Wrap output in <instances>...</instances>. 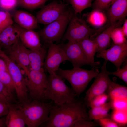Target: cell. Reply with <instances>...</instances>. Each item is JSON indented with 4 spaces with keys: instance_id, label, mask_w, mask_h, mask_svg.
<instances>
[{
    "instance_id": "6da1fadb",
    "label": "cell",
    "mask_w": 127,
    "mask_h": 127,
    "mask_svg": "<svg viewBox=\"0 0 127 127\" xmlns=\"http://www.w3.org/2000/svg\"><path fill=\"white\" fill-rule=\"evenodd\" d=\"M82 119L89 120L86 106L84 102L76 98L61 104L54 103L48 119L40 127H71Z\"/></svg>"
},
{
    "instance_id": "7a4b0ae2",
    "label": "cell",
    "mask_w": 127,
    "mask_h": 127,
    "mask_svg": "<svg viewBox=\"0 0 127 127\" xmlns=\"http://www.w3.org/2000/svg\"><path fill=\"white\" fill-rule=\"evenodd\" d=\"M54 104L52 101L46 103L41 101L29 99L17 104L24 117L26 125L28 127H37L48 119L50 110Z\"/></svg>"
},
{
    "instance_id": "3957f363",
    "label": "cell",
    "mask_w": 127,
    "mask_h": 127,
    "mask_svg": "<svg viewBox=\"0 0 127 127\" xmlns=\"http://www.w3.org/2000/svg\"><path fill=\"white\" fill-rule=\"evenodd\" d=\"M99 72L96 67H92L91 70H87L74 67L71 69L66 70L59 68L56 72L69 82L71 89L78 97L84 91L90 82L93 78H95Z\"/></svg>"
},
{
    "instance_id": "277c9868",
    "label": "cell",
    "mask_w": 127,
    "mask_h": 127,
    "mask_svg": "<svg viewBox=\"0 0 127 127\" xmlns=\"http://www.w3.org/2000/svg\"><path fill=\"white\" fill-rule=\"evenodd\" d=\"M45 92L46 100H49L57 104L69 102L76 98L71 88L65 83L64 79L56 72L49 74Z\"/></svg>"
},
{
    "instance_id": "5b68a950",
    "label": "cell",
    "mask_w": 127,
    "mask_h": 127,
    "mask_svg": "<svg viewBox=\"0 0 127 127\" xmlns=\"http://www.w3.org/2000/svg\"><path fill=\"white\" fill-rule=\"evenodd\" d=\"M74 12L68 9L60 17L45 26L38 32L40 40L47 47L62 39Z\"/></svg>"
},
{
    "instance_id": "8992f818",
    "label": "cell",
    "mask_w": 127,
    "mask_h": 127,
    "mask_svg": "<svg viewBox=\"0 0 127 127\" xmlns=\"http://www.w3.org/2000/svg\"><path fill=\"white\" fill-rule=\"evenodd\" d=\"M25 73L26 76L24 78L26 85L31 99L45 102L46 100L45 92L48 79L45 71L29 68Z\"/></svg>"
},
{
    "instance_id": "52a82bcc",
    "label": "cell",
    "mask_w": 127,
    "mask_h": 127,
    "mask_svg": "<svg viewBox=\"0 0 127 127\" xmlns=\"http://www.w3.org/2000/svg\"><path fill=\"white\" fill-rule=\"evenodd\" d=\"M74 12L67 28L62 38L63 41L79 42L89 37L98 31L91 28L84 19L79 17Z\"/></svg>"
},
{
    "instance_id": "ba28073f",
    "label": "cell",
    "mask_w": 127,
    "mask_h": 127,
    "mask_svg": "<svg viewBox=\"0 0 127 127\" xmlns=\"http://www.w3.org/2000/svg\"><path fill=\"white\" fill-rule=\"evenodd\" d=\"M0 52L6 61L8 70L12 79L17 97L19 103L28 100V91L25 78L23 76L20 68L10 59L3 50H0Z\"/></svg>"
},
{
    "instance_id": "9c48e42d",
    "label": "cell",
    "mask_w": 127,
    "mask_h": 127,
    "mask_svg": "<svg viewBox=\"0 0 127 127\" xmlns=\"http://www.w3.org/2000/svg\"><path fill=\"white\" fill-rule=\"evenodd\" d=\"M107 61L105 60L95 79L86 93L84 102L88 106L90 102L96 96L105 93L107 90L111 80L109 75V72L107 68Z\"/></svg>"
},
{
    "instance_id": "30bf717a",
    "label": "cell",
    "mask_w": 127,
    "mask_h": 127,
    "mask_svg": "<svg viewBox=\"0 0 127 127\" xmlns=\"http://www.w3.org/2000/svg\"><path fill=\"white\" fill-rule=\"evenodd\" d=\"M68 4L54 0L44 6L36 13L38 24L46 25L59 19L68 9Z\"/></svg>"
},
{
    "instance_id": "8fae6325",
    "label": "cell",
    "mask_w": 127,
    "mask_h": 127,
    "mask_svg": "<svg viewBox=\"0 0 127 127\" xmlns=\"http://www.w3.org/2000/svg\"><path fill=\"white\" fill-rule=\"evenodd\" d=\"M3 51L10 59L23 69L24 73L28 71L29 68V49L23 44L20 38L13 44Z\"/></svg>"
},
{
    "instance_id": "7c38bea8",
    "label": "cell",
    "mask_w": 127,
    "mask_h": 127,
    "mask_svg": "<svg viewBox=\"0 0 127 127\" xmlns=\"http://www.w3.org/2000/svg\"><path fill=\"white\" fill-rule=\"evenodd\" d=\"M44 60L43 67L45 71L49 74L56 72L60 64L68 59L59 44L52 43L49 44Z\"/></svg>"
},
{
    "instance_id": "4fadbf2b",
    "label": "cell",
    "mask_w": 127,
    "mask_h": 127,
    "mask_svg": "<svg viewBox=\"0 0 127 127\" xmlns=\"http://www.w3.org/2000/svg\"><path fill=\"white\" fill-rule=\"evenodd\" d=\"M96 56L113 64L116 70L119 69L127 56V42L121 44L114 43L109 48L97 53Z\"/></svg>"
},
{
    "instance_id": "5bb4252c",
    "label": "cell",
    "mask_w": 127,
    "mask_h": 127,
    "mask_svg": "<svg viewBox=\"0 0 127 127\" xmlns=\"http://www.w3.org/2000/svg\"><path fill=\"white\" fill-rule=\"evenodd\" d=\"M59 44L73 67H80L86 65L91 66L78 42L69 41Z\"/></svg>"
},
{
    "instance_id": "9a60e30c",
    "label": "cell",
    "mask_w": 127,
    "mask_h": 127,
    "mask_svg": "<svg viewBox=\"0 0 127 127\" xmlns=\"http://www.w3.org/2000/svg\"><path fill=\"white\" fill-rule=\"evenodd\" d=\"M108 9L109 24L124 21L127 15V0H114Z\"/></svg>"
},
{
    "instance_id": "2e32d148",
    "label": "cell",
    "mask_w": 127,
    "mask_h": 127,
    "mask_svg": "<svg viewBox=\"0 0 127 127\" xmlns=\"http://www.w3.org/2000/svg\"><path fill=\"white\" fill-rule=\"evenodd\" d=\"M20 27V39L26 48L31 50H40L45 48L41 43L38 32L33 30L26 29Z\"/></svg>"
},
{
    "instance_id": "e0dca14e",
    "label": "cell",
    "mask_w": 127,
    "mask_h": 127,
    "mask_svg": "<svg viewBox=\"0 0 127 127\" xmlns=\"http://www.w3.org/2000/svg\"><path fill=\"white\" fill-rule=\"evenodd\" d=\"M12 14L13 20L22 28L33 30L38 28L36 17L32 14L22 10H15Z\"/></svg>"
},
{
    "instance_id": "ac0fdd59",
    "label": "cell",
    "mask_w": 127,
    "mask_h": 127,
    "mask_svg": "<svg viewBox=\"0 0 127 127\" xmlns=\"http://www.w3.org/2000/svg\"><path fill=\"white\" fill-rule=\"evenodd\" d=\"M20 27L16 24L0 33V50H2L16 43L20 38Z\"/></svg>"
},
{
    "instance_id": "d6986e66",
    "label": "cell",
    "mask_w": 127,
    "mask_h": 127,
    "mask_svg": "<svg viewBox=\"0 0 127 127\" xmlns=\"http://www.w3.org/2000/svg\"><path fill=\"white\" fill-rule=\"evenodd\" d=\"M124 21H120L110 24L105 29L103 30L95 37L91 39L94 40L98 45V50L97 53L104 51L110 46L112 32L115 28L120 27Z\"/></svg>"
},
{
    "instance_id": "ffe728a7",
    "label": "cell",
    "mask_w": 127,
    "mask_h": 127,
    "mask_svg": "<svg viewBox=\"0 0 127 127\" xmlns=\"http://www.w3.org/2000/svg\"><path fill=\"white\" fill-rule=\"evenodd\" d=\"M5 118V124L8 127H24L26 122L23 113L17 104L10 103Z\"/></svg>"
},
{
    "instance_id": "44dd1931",
    "label": "cell",
    "mask_w": 127,
    "mask_h": 127,
    "mask_svg": "<svg viewBox=\"0 0 127 127\" xmlns=\"http://www.w3.org/2000/svg\"><path fill=\"white\" fill-rule=\"evenodd\" d=\"M88 60L92 67L98 68L100 62H95L94 56L98 50V45L96 42L90 37L85 38L78 42Z\"/></svg>"
},
{
    "instance_id": "7402d4cb",
    "label": "cell",
    "mask_w": 127,
    "mask_h": 127,
    "mask_svg": "<svg viewBox=\"0 0 127 127\" xmlns=\"http://www.w3.org/2000/svg\"><path fill=\"white\" fill-rule=\"evenodd\" d=\"M47 52L45 48L40 50H29V68L45 71L43 66Z\"/></svg>"
},
{
    "instance_id": "603a6c76",
    "label": "cell",
    "mask_w": 127,
    "mask_h": 127,
    "mask_svg": "<svg viewBox=\"0 0 127 127\" xmlns=\"http://www.w3.org/2000/svg\"><path fill=\"white\" fill-rule=\"evenodd\" d=\"M84 16L87 23L96 28L102 27L108 22L107 14L97 9H93L90 12L84 14Z\"/></svg>"
},
{
    "instance_id": "cb8c5ba5",
    "label": "cell",
    "mask_w": 127,
    "mask_h": 127,
    "mask_svg": "<svg viewBox=\"0 0 127 127\" xmlns=\"http://www.w3.org/2000/svg\"><path fill=\"white\" fill-rule=\"evenodd\" d=\"M111 109H112L111 101L102 106L91 108L88 112L89 119L91 121H98L101 119L108 117L109 112Z\"/></svg>"
},
{
    "instance_id": "d4e9b609",
    "label": "cell",
    "mask_w": 127,
    "mask_h": 127,
    "mask_svg": "<svg viewBox=\"0 0 127 127\" xmlns=\"http://www.w3.org/2000/svg\"><path fill=\"white\" fill-rule=\"evenodd\" d=\"M111 100L127 99V88L123 85L111 81L107 91Z\"/></svg>"
},
{
    "instance_id": "484cf974",
    "label": "cell",
    "mask_w": 127,
    "mask_h": 127,
    "mask_svg": "<svg viewBox=\"0 0 127 127\" xmlns=\"http://www.w3.org/2000/svg\"><path fill=\"white\" fill-rule=\"evenodd\" d=\"M65 3L71 4L74 13H80L83 10L90 7L92 0H64Z\"/></svg>"
},
{
    "instance_id": "4316f807",
    "label": "cell",
    "mask_w": 127,
    "mask_h": 127,
    "mask_svg": "<svg viewBox=\"0 0 127 127\" xmlns=\"http://www.w3.org/2000/svg\"><path fill=\"white\" fill-rule=\"evenodd\" d=\"M48 0H18V5L26 9L33 10L42 8Z\"/></svg>"
},
{
    "instance_id": "83f0119b",
    "label": "cell",
    "mask_w": 127,
    "mask_h": 127,
    "mask_svg": "<svg viewBox=\"0 0 127 127\" xmlns=\"http://www.w3.org/2000/svg\"><path fill=\"white\" fill-rule=\"evenodd\" d=\"M13 24V20L10 12L0 11V33Z\"/></svg>"
},
{
    "instance_id": "f1b7e54d",
    "label": "cell",
    "mask_w": 127,
    "mask_h": 127,
    "mask_svg": "<svg viewBox=\"0 0 127 127\" xmlns=\"http://www.w3.org/2000/svg\"><path fill=\"white\" fill-rule=\"evenodd\" d=\"M0 81L11 92L13 93L15 91L12 79L8 70L0 72Z\"/></svg>"
},
{
    "instance_id": "f546056e",
    "label": "cell",
    "mask_w": 127,
    "mask_h": 127,
    "mask_svg": "<svg viewBox=\"0 0 127 127\" xmlns=\"http://www.w3.org/2000/svg\"><path fill=\"white\" fill-rule=\"evenodd\" d=\"M113 109L111 119L117 123L126 126L127 122V110Z\"/></svg>"
},
{
    "instance_id": "4dcf8cb0",
    "label": "cell",
    "mask_w": 127,
    "mask_h": 127,
    "mask_svg": "<svg viewBox=\"0 0 127 127\" xmlns=\"http://www.w3.org/2000/svg\"><path fill=\"white\" fill-rule=\"evenodd\" d=\"M14 100L13 93L0 81V101L10 104Z\"/></svg>"
},
{
    "instance_id": "1f68e13d",
    "label": "cell",
    "mask_w": 127,
    "mask_h": 127,
    "mask_svg": "<svg viewBox=\"0 0 127 127\" xmlns=\"http://www.w3.org/2000/svg\"><path fill=\"white\" fill-rule=\"evenodd\" d=\"M126 38L120 27L115 28L111 33V39L114 44H121L126 42H127Z\"/></svg>"
},
{
    "instance_id": "d6a6232c",
    "label": "cell",
    "mask_w": 127,
    "mask_h": 127,
    "mask_svg": "<svg viewBox=\"0 0 127 127\" xmlns=\"http://www.w3.org/2000/svg\"><path fill=\"white\" fill-rule=\"evenodd\" d=\"M109 98L108 94L105 93L98 95L92 99L88 106L91 108L102 106L107 103Z\"/></svg>"
},
{
    "instance_id": "836d02e7",
    "label": "cell",
    "mask_w": 127,
    "mask_h": 127,
    "mask_svg": "<svg viewBox=\"0 0 127 127\" xmlns=\"http://www.w3.org/2000/svg\"><path fill=\"white\" fill-rule=\"evenodd\" d=\"M18 5V0H0V8L9 12L14 11Z\"/></svg>"
},
{
    "instance_id": "e575fe53",
    "label": "cell",
    "mask_w": 127,
    "mask_h": 127,
    "mask_svg": "<svg viewBox=\"0 0 127 127\" xmlns=\"http://www.w3.org/2000/svg\"><path fill=\"white\" fill-rule=\"evenodd\" d=\"M114 0H95L93 3V9L103 11L108 9Z\"/></svg>"
},
{
    "instance_id": "d590c367",
    "label": "cell",
    "mask_w": 127,
    "mask_h": 127,
    "mask_svg": "<svg viewBox=\"0 0 127 127\" xmlns=\"http://www.w3.org/2000/svg\"><path fill=\"white\" fill-rule=\"evenodd\" d=\"M123 67L116 71L111 72H109L110 75L116 76L123 81L127 84V61Z\"/></svg>"
},
{
    "instance_id": "8d00e7d4",
    "label": "cell",
    "mask_w": 127,
    "mask_h": 127,
    "mask_svg": "<svg viewBox=\"0 0 127 127\" xmlns=\"http://www.w3.org/2000/svg\"><path fill=\"white\" fill-rule=\"evenodd\" d=\"M98 121L100 125L102 127H121L125 126L108 117L101 119Z\"/></svg>"
},
{
    "instance_id": "74e56055",
    "label": "cell",
    "mask_w": 127,
    "mask_h": 127,
    "mask_svg": "<svg viewBox=\"0 0 127 127\" xmlns=\"http://www.w3.org/2000/svg\"><path fill=\"white\" fill-rule=\"evenodd\" d=\"M127 99H119L111 100L112 109L127 110Z\"/></svg>"
},
{
    "instance_id": "f35d334b",
    "label": "cell",
    "mask_w": 127,
    "mask_h": 127,
    "mask_svg": "<svg viewBox=\"0 0 127 127\" xmlns=\"http://www.w3.org/2000/svg\"><path fill=\"white\" fill-rule=\"evenodd\" d=\"M95 122L88 120L82 119L75 122L71 127H94L98 125Z\"/></svg>"
},
{
    "instance_id": "ab89813d",
    "label": "cell",
    "mask_w": 127,
    "mask_h": 127,
    "mask_svg": "<svg viewBox=\"0 0 127 127\" xmlns=\"http://www.w3.org/2000/svg\"><path fill=\"white\" fill-rule=\"evenodd\" d=\"M10 104L0 101V118L2 116L7 115Z\"/></svg>"
},
{
    "instance_id": "60d3db41",
    "label": "cell",
    "mask_w": 127,
    "mask_h": 127,
    "mask_svg": "<svg viewBox=\"0 0 127 127\" xmlns=\"http://www.w3.org/2000/svg\"><path fill=\"white\" fill-rule=\"evenodd\" d=\"M6 71H8V69L6 61L0 52V72Z\"/></svg>"
},
{
    "instance_id": "b9f144b4",
    "label": "cell",
    "mask_w": 127,
    "mask_h": 127,
    "mask_svg": "<svg viewBox=\"0 0 127 127\" xmlns=\"http://www.w3.org/2000/svg\"><path fill=\"white\" fill-rule=\"evenodd\" d=\"M122 26L121 27V30L127 38V19H126L124 20L122 24Z\"/></svg>"
},
{
    "instance_id": "7bdbcfd3",
    "label": "cell",
    "mask_w": 127,
    "mask_h": 127,
    "mask_svg": "<svg viewBox=\"0 0 127 127\" xmlns=\"http://www.w3.org/2000/svg\"><path fill=\"white\" fill-rule=\"evenodd\" d=\"M6 126L5 119L0 118V127H4Z\"/></svg>"
}]
</instances>
